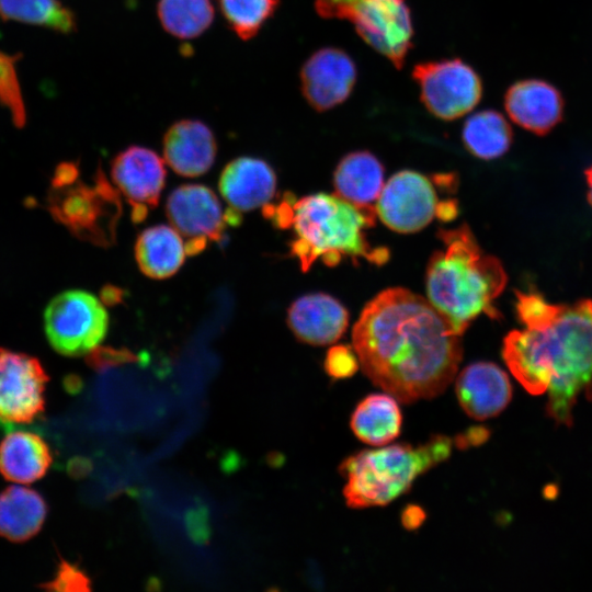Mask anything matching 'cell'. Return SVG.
I'll use <instances>...</instances> for the list:
<instances>
[{
  "mask_svg": "<svg viewBox=\"0 0 592 592\" xmlns=\"http://www.w3.org/2000/svg\"><path fill=\"white\" fill-rule=\"evenodd\" d=\"M53 456L47 443L31 431H13L0 442V473L9 481L31 483L48 470Z\"/></svg>",
  "mask_w": 592,
  "mask_h": 592,
  "instance_id": "obj_20",
  "label": "cell"
},
{
  "mask_svg": "<svg viewBox=\"0 0 592 592\" xmlns=\"http://www.w3.org/2000/svg\"><path fill=\"white\" fill-rule=\"evenodd\" d=\"M164 161L178 174L195 178L206 173L217 155V141L212 129L198 119H180L164 133Z\"/></svg>",
  "mask_w": 592,
  "mask_h": 592,
  "instance_id": "obj_16",
  "label": "cell"
},
{
  "mask_svg": "<svg viewBox=\"0 0 592 592\" xmlns=\"http://www.w3.org/2000/svg\"><path fill=\"white\" fill-rule=\"evenodd\" d=\"M462 139L466 149L482 160L503 156L510 148L513 133L505 117L493 110L470 115L463 126Z\"/></svg>",
  "mask_w": 592,
  "mask_h": 592,
  "instance_id": "obj_25",
  "label": "cell"
},
{
  "mask_svg": "<svg viewBox=\"0 0 592 592\" xmlns=\"http://www.w3.org/2000/svg\"><path fill=\"white\" fill-rule=\"evenodd\" d=\"M109 322L103 303L82 289L56 295L44 311L47 340L65 356H81L93 351L104 340Z\"/></svg>",
  "mask_w": 592,
  "mask_h": 592,
  "instance_id": "obj_7",
  "label": "cell"
},
{
  "mask_svg": "<svg viewBox=\"0 0 592 592\" xmlns=\"http://www.w3.org/2000/svg\"><path fill=\"white\" fill-rule=\"evenodd\" d=\"M218 187L230 209L249 212L266 206L276 192V175L262 159L238 157L223 169Z\"/></svg>",
  "mask_w": 592,
  "mask_h": 592,
  "instance_id": "obj_18",
  "label": "cell"
},
{
  "mask_svg": "<svg viewBox=\"0 0 592 592\" xmlns=\"http://www.w3.org/2000/svg\"><path fill=\"white\" fill-rule=\"evenodd\" d=\"M412 78L419 86L424 107L443 121L466 115L482 96L479 75L459 58L417 64Z\"/></svg>",
  "mask_w": 592,
  "mask_h": 592,
  "instance_id": "obj_8",
  "label": "cell"
},
{
  "mask_svg": "<svg viewBox=\"0 0 592 592\" xmlns=\"http://www.w3.org/2000/svg\"><path fill=\"white\" fill-rule=\"evenodd\" d=\"M559 305L549 303L540 294L520 292L516 294L515 310L523 328H537L548 322Z\"/></svg>",
  "mask_w": 592,
  "mask_h": 592,
  "instance_id": "obj_30",
  "label": "cell"
},
{
  "mask_svg": "<svg viewBox=\"0 0 592 592\" xmlns=\"http://www.w3.org/2000/svg\"><path fill=\"white\" fill-rule=\"evenodd\" d=\"M487 437V431L485 429H470L466 433H463L456 437V444L460 448H466L473 444L480 443Z\"/></svg>",
  "mask_w": 592,
  "mask_h": 592,
  "instance_id": "obj_35",
  "label": "cell"
},
{
  "mask_svg": "<svg viewBox=\"0 0 592 592\" xmlns=\"http://www.w3.org/2000/svg\"><path fill=\"white\" fill-rule=\"evenodd\" d=\"M333 184L337 194L343 198L357 205H369L384 187V167L368 151L350 152L338 163Z\"/></svg>",
  "mask_w": 592,
  "mask_h": 592,
  "instance_id": "obj_24",
  "label": "cell"
},
{
  "mask_svg": "<svg viewBox=\"0 0 592 592\" xmlns=\"http://www.w3.org/2000/svg\"><path fill=\"white\" fill-rule=\"evenodd\" d=\"M219 9L236 35L253 38L275 13L280 0H218Z\"/></svg>",
  "mask_w": 592,
  "mask_h": 592,
  "instance_id": "obj_28",
  "label": "cell"
},
{
  "mask_svg": "<svg viewBox=\"0 0 592 592\" xmlns=\"http://www.w3.org/2000/svg\"><path fill=\"white\" fill-rule=\"evenodd\" d=\"M47 515V504L35 490L11 486L0 492V536L22 543L31 539L42 528Z\"/></svg>",
  "mask_w": 592,
  "mask_h": 592,
  "instance_id": "obj_22",
  "label": "cell"
},
{
  "mask_svg": "<svg viewBox=\"0 0 592 592\" xmlns=\"http://www.w3.org/2000/svg\"><path fill=\"white\" fill-rule=\"evenodd\" d=\"M0 19L69 34L76 31L75 13L59 0H0Z\"/></svg>",
  "mask_w": 592,
  "mask_h": 592,
  "instance_id": "obj_26",
  "label": "cell"
},
{
  "mask_svg": "<svg viewBox=\"0 0 592 592\" xmlns=\"http://www.w3.org/2000/svg\"><path fill=\"white\" fill-rule=\"evenodd\" d=\"M425 520V512L414 504L407 505L401 513V524L406 530L413 531Z\"/></svg>",
  "mask_w": 592,
  "mask_h": 592,
  "instance_id": "obj_34",
  "label": "cell"
},
{
  "mask_svg": "<svg viewBox=\"0 0 592 592\" xmlns=\"http://www.w3.org/2000/svg\"><path fill=\"white\" fill-rule=\"evenodd\" d=\"M402 414L390 394H371L354 409L350 425L355 436L373 446L392 442L401 431Z\"/></svg>",
  "mask_w": 592,
  "mask_h": 592,
  "instance_id": "obj_23",
  "label": "cell"
},
{
  "mask_svg": "<svg viewBox=\"0 0 592 592\" xmlns=\"http://www.w3.org/2000/svg\"><path fill=\"white\" fill-rule=\"evenodd\" d=\"M47 382L36 357L0 348V425L29 424L38 418Z\"/></svg>",
  "mask_w": 592,
  "mask_h": 592,
  "instance_id": "obj_10",
  "label": "cell"
},
{
  "mask_svg": "<svg viewBox=\"0 0 592 592\" xmlns=\"http://www.w3.org/2000/svg\"><path fill=\"white\" fill-rule=\"evenodd\" d=\"M358 358L350 348L344 345L333 346L328 351L325 369L335 379L352 376L358 367Z\"/></svg>",
  "mask_w": 592,
  "mask_h": 592,
  "instance_id": "obj_31",
  "label": "cell"
},
{
  "mask_svg": "<svg viewBox=\"0 0 592 592\" xmlns=\"http://www.w3.org/2000/svg\"><path fill=\"white\" fill-rule=\"evenodd\" d=\"M186 254L185 242L171 226L156 225L137 237L135 258L139 270L148 277L162 280L182 266Z\"/></svg>",
  "mask_w": 592,
  "mask_h": 592,
  "instance_id": "obj_21",
  "label": "cell"
},
{
  "mask_svg": "<svg viewBox=\"0 0 592 592\" xmlns=\"http://www.w3.org/2000/svg\"><path fill=\"white\" fill-rule=\"evenodd\" d=\"M502 355L528 392H547L549 417L571 424L579 397L592 399V300L559 305L545 325L511 331Z\"/></svg>",
  "mask_w": 592,
  "mask_h": 592,
  "instance_id": "obj_2",
  "label": "cell"
},
{
  "mask_svg": "<svg viewBox=\"0 0 592 592\" xmlns=\"http://www.w3.org/2000/svg\"><path fill=\"white\" fill-rule=\"evenodd\" d=\"M166 214L171 226L187 240V254L203 250L207 241L221 240L229 224L217 195L202 184L174 189L166 202Z\"/></svg>",
  "mask_w": 592,
  "mask_h": 592,
  "instance_id": "obj_11",
  "label": "cell"
},
{
  "mask_svg": "<svg viewBox=\"0 0 592 592\" xmlns=\"http://www.w3.org/2000/svg\"><path fill=\"white\" fill-rule=\"evenodd\" d=\"M277 226L292 227L291 252L307 271L317 260L334 266L342 258H360L380 265L389 258L385 248L372 247L366 229L375 224L376 210L354 204L339 194L317 193L297 201L285 198L266 210Z\"/></svg>",
  "mask_w": 592,
  "mask_h": 592,
  "instance_id": "obj_3",
  "label": "cell"
},
{
  "mask_svg": "<svg viewBox=\"0 0 592 592\" xmlns=\"http://www.w3.org/2000/svg\"><path fill=\"white\" fill-rule=\"evenodd\" d=\"M375 210L391 230L410 234L428 226L437 215L443 219L452 218L456 206L439 202L436 190L428 177L403 170L395 173L384 185Z\"/></svg>",
  "mask_w": 592,
  "mask_h": 592,
  "instance_id": "obj_9",
  "label": "cell"
},
{
  "mask_svg": "<svg viewBox=\"0 0 592 592\" xmlns=\"http://www.w3.org/2000/svg\"><path fill=\"white\" fill-rule=\"evenodd\" d=\"M451 452L449 437L433 435L419 446L392 444L349 456L339 467L346 480V505L365 509L390 503L408 492L420 475L447 459Z\"/></svg>",
  "mask_w": 592,
  "mask_h": 592,
  "instance_id": "obj_5",
  "label": "cell"
},
{
  "mask_svg": "<svg viewBox=\"0 0 592 592\" xmlns=\"http://www.w3.org/2000/svg\"><path fill=\"white\" fill-rule=\"evenodd\" d=\"M119 196L110 185L102 170H98L93 185L79 182L52 186L48 209L77 237L109 246L114 241L121 215Z\"/></svg>",
  "mask_w": 592,
  "mask_h": 592,
  "instance_id": "obj_6",
  "label": "cell"
},
{
  "mask_svg": "<svg viewBox=\"0 0 592 592\" xmlns=\"http://www.w3.org/2000/svg\"><path fill=\"white\" fill-rule=\"evenodd\" d=\"M585 179L588 185V201L592 206V166L585 170Z\"/></svg>",
  "mask_w": 592,
  "mask_h": 592,
  "instance_id": "obj_36",
  "label": "cell"
},
{
  "mask_svg": "<svg viewBox=\"0 0 592 592\" xmlns=\"http://www.w3.org/2000/svg\"><path fill=\"white\" fill-rule=\"evenodd\" d=\"M363 0H315V9L323 19L349 20L352 22Z\"/></svg>",
  "mask_w": 592,
  "mask_h": 592,
  "instance_id": "obj_32",
  "label": "cell"
},
{
  "mask_svg": "<svg viewBox=\"0 0 592 592\" xmlns=\"http://www.w3.org/2000/svg\"><path fill=\"white\" fill-rule=\"evenodd\" d=\"M111 178L132 208L134 223L143 221L155 208L164 187V160L153 150L129 146L111 162Z\"/></svg>",
  "mask_w": 592,
  "mask_h": 592,
  "instance_id": "obj_13",
  "label": "cell"
},
{
  "mask_svg": "<svg viewBox=\"0 0 592 592\" xmlns=\"http://www.w3.org/2000/svg\"><path fill=\"white\" fill-rule=\"evenodd\" d=\"M352 23L366 44L396 68L403 66L413 37L406 0H363Z\"/></svg>",
  "mask_w": 592,
  "mask_h": 592,
  "instance_id": "obj_12",
  "label": "cell"
},
{
  "mask_svg": "<svg viewBox=\"0 0 592 592\" xmlns=\"http://www.w3.org/2000/svg\"><path fill=\"white\" fill-rule=\"evenodd\" d=\"M443 247L426 266L429 301L462 337L480 315L497 318L496 299L503 292L506 274L501 262L486 253L467 225L439 231Z\"/></svg>",
  "mask_w": 592,
  "mask_h": 592,
  "instance_id": "obj_4",
  "label": "cell"
},
{
  "mask_svg": "<svg viewBox=\"0 0 592 592\" xmlns=\"http://www.w3.org/2000/svg\"><path fill=\"white\" fill-rule=\"evenodd\" d=\"M504 107L515 124L536 135H545L561 121L563 99L553 84L526 79L506 90Z\"/></svg>",
  "mask_w": 592,
  "mask_h": 592,
  "instance_id": "obj_17",
  "label": "cell"
},
{
  "mask_svg": "<svg viewBox=\"0 0 592 592\" xmlns=\"http://www.w3.org/2000/svg\"><path fill=\"white\" fill-rule=\"evenodd\" d=\"M455 391L463 410L479 421L498 415L512 398L508 375L490 362H476L462 369Z\"/></svg>",
  "mask_w": 592,
  "mask_h": 592,
  "instance_id": "obj_15",
  "label": "cell"
},
{
  "mask_svg": "<svg viewBox=\"0 0 592 592\" xmlns=\"http://www.w3.org/2000/svg\"><path fill=\"white\" fill-rule=\"evenodd\" d=\"M19 58L0 50V104L9 111L13 124L23 127L26 110L15 67Z\"/></svg>",
  "mask_w": 592,
  "mask_h": 592,
  "instance_id": "obj_29",
  "label": "cell"
},
{
  "mask_svg": "<svg viewBox=\"0 0 592 592\" xmlns=\"http://www.w3.org/2000/svg\"><path fill=\"white\" fill-rule=\"evenodd\" d=\"M356 77L355 62L344 50L320 48L306 59L300 69L301 93L314 110L328 111L350 96Z\"/></svg>",
  "mask_w": 592,
  "mask_h": 592,
  "instance_id": "obj_14",
  "label": "cell"
},
{
  "mask_svg": "<svg viewBox=\"0 0 592 592\" xmlns=\"http://www.w3.org/2000/svg\"><path fill=\"white\" fill-rule=\"evenodd\" d=\"M82 583H86L83 574L76 567L64 561L59 565L54 580L46 584L45 588L49 590H73L77 589V584L82 588Z\"/></svg>",
  "mask_w": 592,
  "mask_h": 592,
  "instance_id": "obj_33",
  "label": "cell"
},
{
  "mask_svg": "<svg viewBox=\"0 0 592 592\" xmlns=\"http://www.w3.org/2000/svg\"><path fill=\"white\" fill-rule=\"evenodd\" d=\"M348 322V310L322 293L301 296L287 310V325L294 335L311 345L334 343L344 333Z\"/></svg>",
  "mask_w": 592,
  "mask_h": 592,
  "instance_id": "obj_19",
  "label": "cell"
},
{
  "mask_svg": "<svg viewBox=\"0 0 592 592\" xmlns=\"http://www.w3.org/2000/svg\"><path fill=\"white\" fill-rule=\"evenodd\" d=\"M157 15L163 30L179 39L201 36L212 25V0H158Z\"/></svg>",
  "mask_w": 592,
  "mask_h": 592,
  "instance_id": "obj_27",
  "label": "cell"
},
{
  "mask_svg": "<svg viewBox=\"0 0 592 592\" xmlns=\"http://www.w3.org/2000/svg\"><path fill=\"white\" fill-rule=\"evenodd\" d=\"M353 348L371 382L403 403L441 395L462 361L460 335L429 301L387 288L362 310Z\"/></svg>",
  "mask_w": 592,
  "mask_h": 592,
  "instance_id": "obj_1",
  "label": "cell"
}]
</instances>
